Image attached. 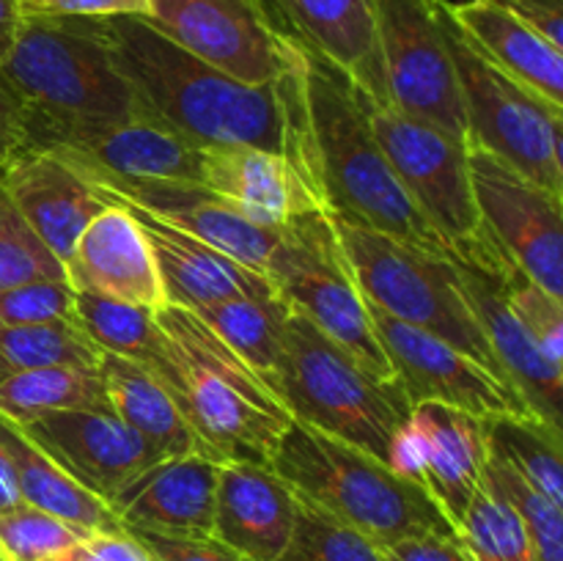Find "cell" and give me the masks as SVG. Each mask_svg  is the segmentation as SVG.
Listing matches in <instances>:
<instances>
[{
  "label": "cell",
  "instance_id": "obj_20",
  "mask_svg": "<svg viewBox=\"0 0 563 561\" xmlns=\"http://www.w3.org/2000/svg\"><path fill=\"white\" fill-rule=\"evenodd\" d=\"M201 185L267 229H280L308 212H328L317 179L295 160L264 148H203Z\"/></svg>",
  "mask_w": 563,
  "mask_h": 561
},
{
  "label": "cell",
  "instance_id": "obj_24",
  "mask_svg": "<svg viewBox=\"0 0 563 561\" xmlns=\"http://www.w3.org/2000/svg\"><path fill=\"white\" fill-rule=\"evenodd\" d=\"M297 495L269 465L223 462L212 539L247 561H278L291 542Z\"/></svg>",
  "mask_w": 563,
  "mask_h": 561
},
{
  "label": "cell",
  "instance_id": "obj_37",
  "mask_svg": "<svg viewBox=\"0 0 563 561\" xmlns=\"http://www.w3.org/2000/svg\"><path fill=\"white\" fill-rule=\"evenodd\" d=\"M484 484L504 495L522 517L537 561H563V509L526 482L500 454L489 451Z\"/></svg>",
  "mask_w": 563,
  "mask_h": 561
},
{
  "label": "cell",
  "instance_id": "obj_4",
  "mask_svg": "<svg viewBox=\"0 0 563 561\" xmlns=\"http://www.w3.org/2000/svg\"><path fill=\"white\" fill-rule=\"evenodd\" d=\"M157 319L168 336V361L157 377L207 446L209 457L218 462L273 465L280 438L295 421L273 385L198 314L165 306Z\"/></svg>",
  "mask_w": 563,
  "mask_h": 561
},
{
  "label": "cell",
  "instance_id": "obj_9",
  "mask_svg": "<svg viewBox=\"0 0 563 561\" xmlns=\"http://www.w3.org/2000/svg\"><path fill=\"white\" fill-rule=\"evenodd\" d=\"M438 9L465 105L467 146L495 154L528 179L563 196L548 105L484 53L451 20L443 0H438Z\"/></svg>",
  "mask_w": 563,
  "mask_h": 561
},
{
  "label": "cell",
  "instance_id": "obj_16",
  "mask_svg": "<svg viewBox=\"0 0 563 561\" xmlns=\"http://www.w3.org/2000/svg\"><path fill=\"white\" fill-rule=\"evenodd\" d=\"M91 182L108 190L113 207L126 204L143 209L264 275H267L269 256L284 234V226L267 229L253 223L234 204L198 182L121 179V176H93Z\"/></svg>",
  "mask_w": 563,
  "mask_h": 561
},
{
  "label": "cell",
  "instance_id": "obj_29",
  "mask_svg": "<svg viewBox=\"0 0 563 561\" xmlns=\"http://www.w3.org/2000/svg\"><path fill=\"white\" fill-rule=\"evenodd\" d=\"M0 440L9 449L16 468L22 501L33 509H42L86 534L124 531V522L115 517L108 501L88 493L64 468L49 460L16 424L0 416Z\"/></svg>",
  "mask_w": 563,
  "mask_h": 561
},
{
  "label": "cell",
  "instance_id": "obj_52",
  "mask_svg": "<svg viewBox=\"0 0 563 561\" xmlns=\"http://www.w3.org/2000/svg\"><path fill=\"white\" fill-rule=\"evenodd\" d=\"M47 561H99V559L86 548V542H80V544H75V548L64 550V553L53 556V559H47Z\"/></svg>",
  "mask_w": 563,
  "mask_h": 561
},
{
  "label": "cell",
  "instance_id": "obj_49",
  "mask_svg": "<svg viewBox=\"0 0 563 561\" xmlns=\"http://www.w3.org/2000/svg\"><path fill=\"white\" fill-rule=\"evenodd\" d=\"M22 504H25V501H22L20 482H16V468L14 462H11L9 449H5L3 440H0V515L16 509V506Z\"/></svg>",
  "mask_w": 563,
  "mask_h": 561
},
{
  "label": "cell",
  "instance_id": "obj_3",
  "mask_svg": "<svg viewBox=\"0 0 563 561\" xmlns=\"http://www.w3.org/2000/svg\"><path fill=\"white\" fill-rule=\"evenodd\" d=\"M0 75L22 99L27 152H47L75 130L148 116L99 20L22 16Z\"/></svg>",
  "mask_w": 563,
  "mask_h": 561
},
{
  "label": "cell",
  "instance_id": "obj_32",
  "mask_svg": "<svg viewBox=\"0 0 563 561\" xmlns=\"http://www.w3.org/2000/svg\"><path fill=\"white\" fill-rule=\"evenodd\" d=\"M192 314H198L258 374L273 372L284 350L286 324L291 317V308L278 292L231 297V300L198 308Z\"/></svg>",
  "mask_w": 563,
  "mask_h": 561
},
{
  "label": "cell",
  "instance_id": "obj_51",
  "mask_svg": "<svg viewBox=\"0 0 563 561\" xmlns=\"http://www.w3.org/2000/svg\"><path fill=\"white\" fill-rule=\"evenodd\" d=\"M550 121H553V143H555V168H559L561 193H563V110L550 108Z\"/></svg>",
  "mask_w": 563,
  "mask_h": 561
},
{
  "label": "cell",
  "instance_id": "obj_35",
  "mask_svg": "<svg viewBox=\"0 0 563 561\" xmlns=\"http://www.w3.org/2000/svg\"><path fill=\"white\" fill-rule=\"evenodd\" d=\"M460 539L476 561H537L522 517L484 479L462 517Z\"/></svg>",
  "mask_w": 563,
  "mask_h": 561
},
{
  "label": "cell",
  "instance_id": "obj_13",
  "mask_svg": "<svg viewBox=\"0 0 563 561\" xmlns=\"http://www.w3.org/2000/svg\"><path fill=\"white\" fill-rule=\"evenodd\" d=\"M484 229L506 258L563 300V196L484 148L467 146Z\"/></svg>",
  "mask_w": 563,
  "mask_h": 561
},
{
  "label": "cell",
  "instance_id": "obj_5",
  "mask_svg": "<svg viewBox=\"0 0 563 561\" xmlns=\"http://www.w3.org/2000/svg\"><path fill=\"white\" fill-rule=\"evenodd\" d=\"M269 468L297 498L366 534L385 550L407 539L460 534L427 487L394 473L388 462L368 451L302 421L289 424Z\"/></svg>",
  "mask_w": 563,
  "mask_h": 561
},
{
  "label": "cell",
  "instance_id": "obj_21",
  "mask_svg": "<svg viewBox=\"0 0 563 561\" xmlns=\"http://www.w3.org/2000/svg\"><path fill=\"white\" fill-rule=\"evenodd\" d=\"M220 465L223 462L198 454L165 457L132 479L110 501V509L126 531L209 539Z\"/></svg>",
  "mask_w": 563,
  "mask_h": 561
},
{
  "label": "cell",
  "instance_id": "obj_31",
  "mask_svg": "<svg viewBox=\"0 0 563 561\" xmlns=\"http://www.w3.org/2000/svg\"><path fill=\"white\" fill-rule=\"evenodd\" d=\"M75 324L104 355L126 358L154 374L168 361V336L157 311L75 289Z\"/></svg>",
  "mask_w": 563,
  "mask_h": 561
},
{
  "label": "cell",
  "instance_id": "obj_28",
  "mask_svg": "<svg viewBox=\"0 0 563 561\" xmlns=\"http://www.w3.org/2000/svg\"><path fill=\"white\" fill-rule=\"evenodd\" d=\"M99 374L108 391L110 410L130 424L163 460L187 454L209 457L207 446L152 369L102 352Z\"/></svg>",
  "mask_w": 563,
  "mask_h": 561
},
{
  "label": "cell",
  "instance_id": "obj_2",
  "mask_svg": "<svg viewBox=\"0 0 563 561\" xmlns=\"http://www.w3.org/2000/svg\"><path fill=\"white\" fill-rule=\"evenodd\" d=\"M302 88L313 176L330 218L454 258L443 234L401 187L374 135L368 105L355 86L333 66L306 53Z\"/></svg>",
  "mask_w": 563,
  "mask_h": 561
},
{
  "label": "cell",
  "instance_id": "obj_17",
  "mask_svg": "<svg viewBox=\"0 0 563 561\" xmlns=\"http://www.w3.org/2000/svg\"><path fill=\"white\" fill-rule=\"evenodd\" d=\"M289 42L324 61L366 105H385L379 0H258Z\"/></svg>",
  "mask_w": 563,
  "mask_h": 561
},
{
  "label": "cell",
  "instance_id": "obj_46",
  "mask_svg": "<svg viewBox=\"0 0 563 561\" xmlns=\"http://www.w3.org/2000/svg\"><path fill=\"white\" fill-rule=\"evenodd\" d=\"M504 6L563 53V0H489Z\"/></svg>",
  "mask_w": 563,
  "mask_h": 561
},
{
  "label": "cell",
  "instance_id": "obj_41",
  "mask_svg": "<svg viewBox=\"0 0 563 561\" xmlns=\"http://www.w3.org/2000/svg\"><path fill=\"white\" fill-rule=\"evenodd\" d=\"M506 300L511 314L522 322V328L533 336L539 346L553 361L563 366V300L550 295L542 286L528 280L520 270L511 264L506 270Z\"/></svg>",
  "mask_w": 563,
  "mask_h": 561
},
{
  "label": "cell",
  "instance_id": "obj_39",
  "mask_svg": "<svg viewBox=\"0 0 563 561\" xmlns=\"http://www.w3.org/2000/svg\"><path fill=\"white\" fill-rule=\"evenodd\" d=\"M88 537L91 534L27 504L0 515V553L11 561H47Z\"/></svg>",
  "mask_w": 563,
  "mask_h": 561
},
{
  "label": "cell",
  "instance_id": "obj_15",
  "mask_svg": "<svg viewBox=\"0 0 563 561\" xmlns=\"http://www.w3.org/2000/svg\"><path fill=\"white\" fill-rule=\"evenodd\" d=\"M368 314L394 369V380L401 385L410 405L440 402V405L460 407L484 421L506 416L531 418L522 396L476 358L416 324L379 311L372 302H368Z\"/></svg>",
  "mask_w": 563,
  "mask_h": 561
},
{
  "label": "cell",
  "instance_id": "obj_1",
  "mask_svg": "<svg viewBox=\"0 0 563 561\" xmlns=\"http://www.w3.org/2000/svg\"><path fill=\"white\" fill-rule=\"evenodd\" d=\"M99 28L148 116L201 148H264L295 160L313 176L306 64L286 80L251 86L187 53L146 16H108Z\"/></svg>",
  "mask_w": 563,
  "mask_h": 561
},
{
  "label": "cell",
  "instance_id": "obj_7",
  "mask_svg": "<svg viewBox=\"0 0 563 561\" xmlns=\"http://www.w3.org/2000/svg\"><path fill=\"white\" fill-rule=\"evenodd\" d=\"M333 223L357 286L372 306L449 341L504 377L487 330L467 300L454 258L434 256L366 226L335 218Z\"/></svg>",
  "mask_w": 563,
  "mask_h": 561
},
{
  "label": "cell",
  "instance_id": "obj_25",
  "mask_svg": "<svg viewBox=\"0 0 563 561\" xmlns=\"http://www.w3.org/2000/svg\"><path fill=\"white\" fill-rule=\"evenodd\" d=\"M119 207L130 209L132 218L146 231L168 306L198 311V308L214 306V302L231 300V297L275 295L273 280L258 270L245 267L218 248L207 245L198 237L187 234L143 209L126 207V204H119Z\"/></svg>",
  "mask_w": 563,
  "mask_h": 561
},
{
  "label": "cell",
  "instance_id": "obj_8",
  "mask_svg": "<svg viewBox=\"0 0 563 561\" xmlns=\"http://www.w3.org/2000/svg\"><path fill=\"white\" fill-rule=\"evenodd\" d=\"M267 278L286 306L344 346L372 374L394 380L388 355L377 339L368 300L328 212H308L284 226L267 264Z\"/></svg>",
  "mask_w": 563,
  "mask_h": 561
},
{
  "label": "cell",
  "instance_id": "obj_45",
  "mask_svg": "<svg viewBox=\"0 0 563 561\" xmlns=\"http://www.w3.org/2000/svg\"><path fill=\"white\" fill-rule=\"evenodd\" d=\"M27 154L25 143V110L14 88L0 75V176Z\"/></svg>",
  "mask_w": 563,
  "mask_h": 561
},
{
  "label": "cell",
  "instance_id": "obj_18",
  "mask_svg": "<svg viewBox=\"0 0 563 561\" xmlns=\"http://www.w3.org/2000/svg\"><path fill=\"white\" fill-rule=\"evenodd\" d=\"M49 460L102 501L163 457L113 410H64L20 427Z\"/></svg>",
  "mask_w": 563,
  "mask_h": 561
},
{
  "label": "cell",
  "instance_id": "obj_48",
  "mask_svg": "<svg viewBox=\"0 0 563 561\" xmlns=\"http://www.w3.org/2000/svg\"><path fill=\"white\" fill-rule=\"evenodd\" d=\"M86 548L97 556L99 561H154L146 544L135 537L132 531H115V534H91L86 539Z\"/></svg>",
  "mask_w": 563,
  "mask_h": 561
},
{
  "label": "cell",
  "instance_id": "obj_38",
  "mask_svg": "<svg viewBox=\"0 0 563 561\" xmlns=\"http://www.w3.org/2000/svg\"><path fill=\"white\" fill-rule=\"evenodd\" d=\"M47 278H66V267L33 234L0 179V289Z\"/></svg>",
  "mask_w": 563,
  "mask_h": 561
},
{
  "label": "cell",
  "instance_id": "obj_22",
  "mask_svg": "<svg viewBox=\"0 0 563 561\" xmlns=\"http://www.w3.org/2000/svg\"><path fill=\"white\" fill-rule=\"evenodd\" d=\"M0 179L33 234L64 267L82 231L113 207L104 187L53 152L22 154Z\"/></svg>",
  "mask_w": 563,
  "mask_h": 561
},
{
  "label": "cell",
  "instance_id": "obj_53",
  "mask_svg": "<svg viewBox=\"0 0 563 561\" xmlns=\"http://www.w3.org/2000/svg\"><path fill=\"white\" fill-rule=\"evenodd\" d=\"M0 561H11V559H9V556H3V553H0Z\"/></svg>",
  "mask_w": 563,
  "mask_h": 561
},
{
  "label": "cell",
  "instance_id": "obj_47",
  "mask_svg": "<svg viewBox=\"0 0 563 561\" xmlns=\"http://www.w3.org/2000/svg\"><path fill=\"white\" fill-rule=\"evenodd\" d=\"M390 561H476L460 534L454 537H418L388 548Z\"/></svg>",
  "mask_w": 563,
  "mask_h": 561
},
{
  "label": "cell",
  "instance_id": "obj_50",
  "mask_svg": "<svg viewBox=\"0 0 563 561\" xmlns=\"http://www.w3.org/2000/svg\"><path fill=\"white\" fill-rule=\"evenodd\" d=\"M22 25V9L16 0H0V64L9 58Z\"/></svg>",
  "mask_w": 563,
  "mask_h": 561
},
{
  "label": "cell",
  "instance_id": "obj_33",
  "mask_svg": "<svg viewBox=\"0 0 563 561\" xmlns=\"http://www.w3.org/2000/svg\"><path fill=\"white\" fill-rule=\"evenodd\" d=\"M489 449L504 457L531 487L563 509V440L537 418L487 421Z\"/></svg>",
  "mask_w": 563,
  "mask_h": 561
},
{
  "label": "cell",
  "instance_id": "obj_11",
  "mask_svg": "<svg viewBox=\"0 0 563 561\" xmlns=\"http://www.w3.org/2000/svg\"><path fill=\"white\" fill-rule=\"evenodd\" d=\"M179 47L251 86L286 80L306 53L284 36L258 0H152L146 16Z\"/></svg>",
  "mask_w": 563,
  "mask_h": 561
},
{
  "label": "cell",
  "instance_id": "obj_42",
  "mask_svg": "<svg viewBox=\"0 0 563 561\" xmlns=\"http://www.w3.org/2000/svg\"><path fill=\"white\" fill-rule=\"evenodd\" d=\"M22 16H80V20H108V16H148L152 0H16Z\"/></svg>",
  "mask_w": 563,
  "mask_h": 561
},
{
  "label": "cell",
  "instance_id": "obj_19",
  "mask_svg": "<svg viewBox=\"0 0 563 561\" xmlns=\"http://www.w3.org/2000/svg\"><path fill=\"white\" fill-rule=\"evenodd\" d=\"M82 176L121 179H170L201 185L203 148L157 121L154 116L86 127L47 148Z\"/></svg>",
  "mask_w": 563,
  "mask_h": 561
},
{
  "label": "cell",
  "instance_id": "obj_40",
  "mask_svg": "<svg viewBox=\"0 0 563 561\" xmlns=\"http://www.w3.org/2000/svg\"><path fill=\"white\" fill-rule=\"evenodd\" d=\"M55 322L75 324V286L69 284V278L27 280L0 289V324L27 328V324Z\"/></svg>",
  "mask_w": 563,
  "mask_h": 561
},
{
  "label": "cell",
  "instance_id": "obj_14",
  "mask_svg": "<svg viewBox=\"0 0 563 561\" xmlns=\"http://www.w3.org/2000/svg\"><path fill=\"white\" fill-rule=\"evenodd\" d=\"M454 264L467 300L487 330L504 377L522 396L531 418L563 440V366L533 341L511 314L506 300V270L511 262L484 229L478 240L454 253Z\"/></svg>",
  "mask_w": 563,
  "mask_h": 561
},
{
  "label": "cell",
  "instance_id": "obj_27",
  "mask_svg": "<svg viewBox=\"0 0 563 561\" xmlns=\"http://www.w3.org/2000/svg\"><path fill=\"white\" fill-rule=\"evenodd\" d=\"M451 20L509 77L550 108L563 110V53L531 25L489 0H443Z\"/></svg>",
  "mask_w": 563,
  "mask_h": 561
},
{
  "label": "cell",
  "instance_id": "obj_43",
  "mask_svg": "<svg viewBox=\"0 0 563 561\" xmlns=\"http://www.w3.org/2000/svg\"><path fill=\"white\" fill-rule=\"evenodd\" d=\"M154 561H247L220 544L218 539H181V537H163V534H148V531H132Z\"/></svg>",
  "mask_w": 563,
  "mask_h": 561
},
{
  "label": "cell",
  "instance_id": "obj_23",
  "mask_svg": "<svg viewBox=\"0 0 563 561\" xmlns=\"http://www.w3.org/2000/svg\"><path fill=\"white\" fill-rule=\"evenodd\" d=\"M66 278L75 289L148 311L168 306L146 231L124 207H108L82 231L66 262Z\"/></svg>",
  "mask_w": 563,
  "mask_h": 561
},
{
  "label": "cell",
  "instance_id": "obj_10",
  "mask_svg": "<svg viewBox=\"0 0 563 561\" xmlns=\"http://www.w3.org/2000/svg\"><path fill=\"white\" fill-rule=\"evenodd\" d=\"M379 64L385 105L467 143L465 105L438 0H379Z\"/></svg>",
  "mask_w": 563,
  "mask_h": 561
},
{
  "label": "cell",
  "instance_id": "obj_34",
  "mask_svg": "<svg viewBox=\"0 0 563 561\" xmlns=\"http://www.w3.org/2000/svg\"><path fill=\"white\" fill-rule=\"evenodd\" d=\"M102 350L88 341L75 324H27V328H5L0 324V383L14 374L55 363L75 366H99Z\"/></svg>",
  "mask_w": 563,
  "mask_h": 561
},
{
  "label": "cell",
  "instance_id": "obj_36",
  "mask_svg": "<svg viewBox=\"0 0 563 561\" xmlns=\"http://www.w3.org/2000/svg\"><path fill=\"white\" fill-rule=\"evenodd\" d=\"M278 561H390L366 534L335 520L328 512L297 498V522L291 542Z\"/></svg>",
  "mask_w": 563,
  "mask_h": 561
},
{
  "label": "cell",
  "instance_id": "obj_26",
  "mask_svg": "<svg viewBox=\"0 0 563 561\" xmlns=\"http://www.w3.org/2000/svg\"><path fill=\"white\" fill-rule=\"evenodd\" d=\"M410 418L427 438L423 484L460 531L462 517L482 487L484 468L493 451L487 421L440 402H418L412 405Z\"/></svg>",
  "mask_w": 563,
  "mask_h": 561
},
{
  "label": "cell",
  "instance_id": "obj_12",
  "mask_svg": "<svg viewBox=\"0 0 563 561\" xmlns=\"http://www.w3.org/2000/svg\"><path fill=\"white\" fill-rule=\"evenodd\" d=\"M368 119L401 187L451 251L478 240L484 220L473 190L467 143L390 105H368Z\"/></svg>",
  "mask_w": 563,
  "mask_h": 561
},
{
  "label": "cell",
  "instance_id": "obj_30",
  "mask_svg": "<svg viewBox=\"0 0 563 561\" xmlns=\"http://www.w3.org/2000/svg\"><path fill=\"white\" fill-rule=\"evenodd\" d=\"M64 410H110L99 366L55 363L0 383V416L16 427Z\"/></svg>",
  "mask_w": 563,
  "mask_h": 561
},
{
  "label": "cell",
  "instance_id": "obj_6",
  "mask_svg": "<svg viewBox=\"0 0 563 561\" xmlns=\"http://www.w3.org/2000/svg\"><path fill=\"white\" fill-rule=\"evenodd\" d=\"M295 421L357 446L385 462L412 405L396 380L368 372L352 352L291 311L284 350L264 374Z\"/></svg>",
  "mask_w": 563,
  "mask_h": 561
},
{
  "label": "cell",
  "instance_id": "obj_44",
  "mask_svg": "<svg viewBox=\"0 0 563 561\" xmlns=\"http://www.w3.org/2000/svg\"><path fill=\"white\" fill-rule=\"evenodd\" d=\"M385 462H388V468L394 473L427 487V484H423V479H427V438H423L421 427H418L410 416H407V421L396 429Z\"/></svg>",
  "mask_w": 563,
  "mask_h": 561
}]
</instances>
